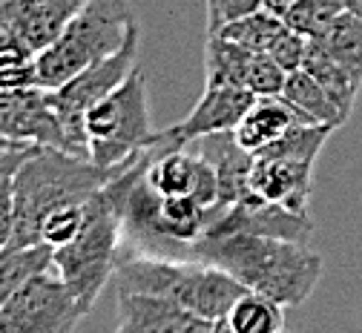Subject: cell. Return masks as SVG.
Returning a JSON list of instances; mask_svg holds the SVG:
<instances>
[{"mask_svg":"<svg viewBox=\"0 0 362 333\" xmlns=\"http://www.w3.org/2000/svg\"><path fill=\"white\" fill-rule=\"evenodd\" d=\"M190 259L221 267L245 291L282 308H299L308 302L322 276V256L305 242L247 233H202L190 247Z\"/></svg>","mask_w":362,"mask_h":333,"instance_id":"obj_1","label":"cell"},{"mask_svg":"<svg viewBox=\"0 0 362 333\" xmlns=\"http://www.w3.org/2000/svg\"><path fill=\"white\" fill-rule=\"evenodd\" d=\"M135 164V161H132ZM127 164V167H132ZM104 170L86 156H72L66 150L37 147L12 175V242L9 247H35L40 245V230L55 210L69 204H83L98 189L124 173Z\"/></svg>","mask_w":362,"mask_h":333,"instance_id":"obj_2","label":"cell"},{"mask_svg":"<svg viewBox=\"0 0 362 333\" xmlns=\"http://www.w3.org/2000/svg\"><path fill=\"white\" fill-rule=\"evenodd\" d=\"M115 288L124 293H147L167 299L202 319L218 322L230 313L236 299L247 293L242 284L216 264L161 253H139L118 259Z\"/></svg>","mask_w":362,"mask_h":333,"instance_id":"obj_3","label":"cell"},{"mask_svg":"<svg viewBox=\"0 0 362 333\" xmlns=\"http://www.w3.org/2000/svg\"><path fill=\"white\" fill-rule=\"evenodd\" d=\"M135 29H139V18L127 0H86L66 29L35 55L37 86H64L86 66L115 55Z\"/></svg>","mask_w":362,"mask_h":333,"instance_id":"obj_4","label":"cell"},{"mask_svg":"<svg viewBox=\"0 0 362 333\" xmlns=\"http://www.w3.org/2000/svg\"><path fill=\"white\" fill-rule=\"evenodd\" d=\"M124 239L121 210L107 184L86 201V221L72 242L52 247V270L89 313L101 291L110 284L118 264V245Z\"/></svg>","mask_w":362,"mask_h":333,"instance_id":"obj_5","label":"cell"},{"mask_svg":"<svg viewBox=\"0 0 362 333\" xmlns=\"http://www.w3.org/2000/svg\"><path fill=\"white\" fill-rule=\"evenodd\" d=\"M83 135L86 158L104 170L127 167L153 147L156 129L147 101V78L141 69H132L118 89L86 110Z\"/></svg>","mask_w":362,"mask_h":333,"instance_id":"obj_6","label":"cell"},{"mask_svg":"<svg viewBox=\"0 0 362 333\" xmlns=\"http://www.w3.org/2000/svg\"><path fill=\"white\" fill-rule=\"evenodd\" d=\"M135 58H139V29H135L121 49L93 66H86L75 78H69L58 89H47L49 104L61 121L64 141H66V153L72 156H86V135H83V115L86 110L98 104L101 98L112 89H118L127 75L135 69Z\"/></svg>","mask_w":362,"mask_h":333,"instance_id":"obj_7","label":"cell"},{"mask_svg":"<svg viewBox=\"0 0 362 333\" xmlns=\"http://www.w3.org/2000/svg\"><path fill=\"white\" fill-rule=\"evenodd\" d=\"M86 310L61 276L47 267L29 276L0 308V333H72Z\"/></svg>","mask_w":362,"mask_h":333,"instance_id":"obj_8","label":"cell"},{"mask_svg":"<svg viewBox=\"0 0 362 333\" xmlns=\"http://www.w3.org/2000/svg\"><path fill=\"white\" fill-rule=\"evenodd\" d=\"M256 95L245 86H236L224 78H204V92L199 104L181 118L178 124L156 132L150 153H167L178 147H190L193 141L213 135V132H233V127L242 121V115L250 110Z\"/></svg>","mask_w":362,"mask_h":333,"instance_id":"obj_9","label":"cell"},{"mask_svg":"<svg viewBox=\"0 0 362 333\" xmlns=\"http://www.w3.org/2000/svg\"><path fill=\"white\" fill-rule=\"evenodd\" d=\"M204 233H247L308 245V239L313 235V218L308 213H293L276 204H267L250 193L236 204L213 207Z\"/></svg>","mask_w":362,"mask_h":333,"instance_id":"obj_10","label":"cell"},{"mask_svg":"<svg viewBox=\"0 0 362 333\" xmlns=\"http://www.w3.org/2000/svg\"><path fill=\"white\" fill-rule=\"evenodd\" d=\"M0 138L21 147L66 150L61 121L49 104L47 89H23L0 95Z\"/></svg>","mask_w":362,"mask_h":333,"instance_id":"obj_11","label":"cell"},{"mask_svg":"<svg viewBox=\"0 0 362 333\" xmlns=\"http://www.w3.org/2000/svg\"><path fill=\"white\" fill-rule=\"evenodd\" d=\"M144 178L161 196H193L207 210L218 204L216 170L199 150L178 147L158 156L153 153Z\"/></svg>","mask_w":362,"mask_h":333,"instance_id":"obj_12","label":"cell"},{"mask_svg":"<svg viewBox=\"0 0 362 333\" xmlns=\"http://www.w3.org/2000/svg\"><path fill=\"white\" fill-rule=\"evenodd\" d=\"M83 4L86 0H0V23L12 32L18 46L37 55L66 29Z\"/></svg>","mask_w":362,"mask_h":333,"instance_id":"obj_13","label":"cell"},{"mask_svg":"<svg viewBox=\"0 0 362 333\" xmlns=\"http://www.w3.org/2000/svg\"><path fill=\"white\" fill-rule=\"evenodd\" d=\"M216 322L202 319L167 299L118 291L115 333H213Z\"/></svg>","mask_w":362,"mask_h":333,"instance_id":"obj_14","label":"cell"},{"mask_svg":"<svg viewBox=\"0 0 362 333\" xmlns=\"http://www.w3.org/2000/svg\"><path fill=\"white\" fill-rule=\"evenodd\" d=\"M310 187H313V164L253 156L250 193L256 199L293 213H308Z\"/></svg>","mask_w":362,"mask_h":333,"instance_id":"obj_15","label":"cell"},{"mask_svg":"<svg viewBox=\"0 0 362 333\" xmlns=\"http://www.w3.org/2000/svg\"><path fill=\"white\" fill-rule=\"evenodd\" d=\"M199 153L213 164L216 181H218V204L216 207H228L250 196V167L253 156L236 144L233 132H213L199 141Z\"/></svg>","mask_w":362,"mask_h":333,"instance_id":"obj_16","label":"cell"},{"mask_svg":"<svg viewBox=\"0 0 362 333\" xmlns=\"http://www.w3.org/2000/svg\"><path fill=\"white\" fill-rule=\"evenodd\" d=\"M296 121H302V118L279 98V95H264V98H256L250 104V110L233 127V138L242 150H247L250 156H259L264 147L274 144V141Z\"/></svg>","mask_w":362,"mask_h":333,"instance_id":"obj_17","label":"cell"},{"mask_svg":"<svg viewBox=\"0 0 362 333\" xmlns=\"http://www.w3.org/2000/svg\"><path fill=\"white\" fill-rule=\"evenodd\" d=\"M313 40L362 86V15L359 12L348 6L339 9Z\"/></svg>","mask_w":362,"mask_h":333,"instance_id":"obj_18","label":"cell"},{"mask_svg":"<svg viewBox=\"0 0 362 333\" xmlns=\"http://www.w3.org/2000/svg\"><path fill=\"white\" fill-rule=\"evenodd\" d=\"M279 98L308 124H328L334 129L345 124L342 112L328 98V92L316 83L305 69H296V72L285 75V86L279 92Z\"/></svg>","mask_w":362,"mask_h":333,"instance_id":"obj_19","label":"cell"},{"mask_svg":"<svg viewBox=\"0 0 362 333\" xmlns=\"http://www.w3.org/2000/svg\"><path fill=\"white\" fill-rule=\"evenodd\" d=\"M302 69L328 92V98L337 104V110H339L342 118L348 121V115H351V110H354V101H356V92H359V83H356L313 37H308V49H305Z\"/></svg>","mask_w":362,"mask_h":333,"instance_id":"obj_20","label":"cell"},{"mask_svg":"<svg viewBox=\"0 0 362 333\" xmlns=\"http://www.w3.org/2000/svg\"><path fill=\"white\" fill-rule=\"evenodd\" d=\"M233 333H282L285 330V308L259 293H242L230 313L224 316Z\"/></svg>","mask_w":362,"mask_h":333,"instance_id":"obj_21","label":"cell"},{"mask_svg":"<svg viewBox=\"0 0 362 333\" xmlns=\"http://www.w3.org/2000/svg\"><path fill=\"white\" fill-rule=\"evenodd\" d=\"M52 267V247L49 245H35V247H4L0 250V308L4 302L21 288V284Z\"/></svg>","mask_w":362,"mask_h":333,"instance_id":"obj_22","label":"cell"},{"mask_svg":"<svg viewBox=\"0 0 362 333\" xmlns=\"http://www.w3.org/2000/svg\"><path fill=\"white\" fill-rule=\"evenodd\" d=\"M282 29H285V23L279 18L267 15L264 9H256V12H250V15L239 18V21H230L228 26H221L213 35H221V37H228L233 43H242V46H247V49L267 52L270 40H274Z\"/></svg>","mask_w":362,"mask_h":333,"instance_id":"obj_23","label":"cell"},{"mask_svg":"<svg viewBox=\"0 0 362 333\" xmlns=\"http://www.w3.org/2000/svg\"><path fill=\"white\" fill-rule=\"evenodd\" d=\"M37 86V61L29 49L9 43L0 49V95H12Z\"/></svg>","mask_w":362,"mask_h":333,"instance_id":"obj_24","label":"cell"},{"mask_svg":"<svg viewBox=\"0 0 362 333\" xmlns=\"http://www.w3.org/2000/svg\"><path fill=\"white\" fill-rule=\"evenodd\" d=\"M285 69L270 58L267 52H253L247 75H245V89H250L256 98H264V95H279L285 86Z\"/></svg>","mask_w":362,"mask_h":333,"instance_id":"obj_25","label":"cell"},{"mask_svg":"<svg viewBox=\"0 0 362 333\" xmlns=\"http://www.w3.org/2000/svg\"><path fill=\"white\" fill-rule=\"evenodd\" d=\"M86 221V201L83 204H69L64 210H55L47 221H43L40 230V245H49V247H61L66 242H72L78 230Z\"/></svg>","mask_w":362,"mask_h":333,"instance_id":"obj_26","label":"cell"},{"mask_svg":"<svg viewBox=\"0 0 362 333\" xmlns=\"http://www.w3.org/2000/svg\"><path fill=\"white\" fill-rule=\"evenodd\" d=\"M305 49H308V37L293 32V29H282L274 40L267 46V55L274 58L285 72H296L302 69V61H305Z\"/></svg>","mask_w":362,"mask_h":333,"instance_id":"obj_27","label":"cell"},{"mask_svg":"<svg viewBox=\"0 0 362 333\" xmlns=\"http://www.w3.org/2000/svg\"><path fill=\"white\" fill-rule=\"evenodd\" d=\"M262 0H207V35L259 9Z\"/></svg>","mask_w":362,"mask_h":333,"instance_id":"obj_28","label":"cell"},{"mask_svg":"<svg viewBox=\"0 0 362 333\" xmlns=\"http://www.w3.org/2000/svg\"><path fill=\"white\" fill-rule=\"evenodd\" d=\"M12 178L9 181H0V250L9 247L12 242Z\"/></svg>","mask_w":362,"mask_h":333,"instance_id":"obj_29","label":"cell"},{"mask_svg":"<svg viewBox=\"0 0 362 333\" xmlns=\"http://www.w3.org/2000/svg\"><path fill=\"white\" fill-rule=\"evenodd\" d=\"M37 147H23V150H6V153H0V181H9L18 167L35 153Z\"/></svg>","mask_w":362,"mask_h":333,"instance_id":"obj_30","label":"cell"},{"mask_svg":"<svg viewBox=\"0 0 362 333\" xmlns=\"http://www.w3.org/2000/svg\"><path fill=\"white\" fill-rule=\"evenodd\" d=\"M213 333H233V330L228 327V322H224V319H218L216 327H213ZM282 333H288V330H282Z\"/></svg>","mask_w":362,"mask_h":333,"instance_id":"obj_31","label":"cell"},{"mask_svg":"<svg viewBox=\"0 0 362 333\" xmlns=\"http://www.w3.org/2000/svg\"><path fill=\"white\" fill-rule=\"evenodd\" d=\"M6 150H23V147L12 144V141H6V138H0V153H6Z\"/></svg>","mask_w":362,"mask_h":333,"instance_id":"obj_32","label":"cell"},{"mask_svg":"<svg viewBox=\"0 0 362 333\" xmlns=\"http://www.w3.org/2000/svg\"><path fill=\"white\" fill-rule=\"evenodd\" d=\"M345 6H348V9H354V12H359V15H362V0H345Z\"/></svg>","mask_w":362,"mask_h":333,"instance_id":"obj_33","label":"cell"}]
</instances>
